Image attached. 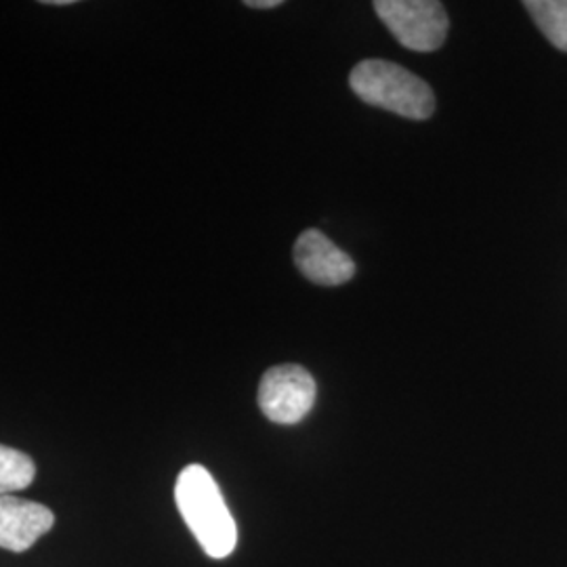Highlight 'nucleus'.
Returning a JSON list of instances; mask_svg holds the SVG:
<instances>
[{"instance_id":"f257e3e1","label":"nucleus","mask_w":567,"mask_h":567,"mask_svg":"<svg viewBox=\"0 0 567 567\" xmlns=\"http://www.w3.org/2000/svg\"><path fill=\"white\" fill-rule=\"evenodd\" d=\"M175 501L183 522L196 536L204 553L213 559H225L238 543V527L224 494L203 465L183 468L175 486Z\"/></svg>"},{"instance_id":"f03ea898","label":"nucleus","mask_w":567,"mask_h":567,"mask_svg":"<svg viewBox=\"0 0 567 567\" xmlns=\"http://www.w3.org/2000/svg\"><path fill=\"white\" fill-rule=\"evenodd\" d=\"M349 84L362 102L410 121H426L435 110L431 86L393 61H360L351 70Z\"/></svg>"},{"instance_id":"7ed1b4c3","label":"nucleus","mask_w":567,"mask_h":567,"mask_svg":"<svg viewBox=\"0 0 567 567\" xmlns=\"http://www.w3.org/2000/svg\"><path fill=\"white\" fill-rule=\"evenodd\" d=\"M374 11L405 49L429 53L442 49V44L446 42L450 20L442 2L377 0Z\"/></svg>"},{"instance_id":"20e7f679","label":"nucleus","mask_w":567,"mask_h":567,"mask_svg":"<svg viewBox=\"0 0 567 567\" xmlns=\"http://www.w3.org/2000/svg\"><path fill=\"white\" fill-rule=\"evenodd\" d=\"M318 386L303 365L269 368L259 385V408L276 425H297L316 404Z\"/></svg>"},{"instance_id":"39448f33","label":"nucleus","mask_w":567,"mask_h":567,"mask_svg":"<svg viewBox=\"0 0 567 567\" xmlns=\"http://www.w3.org/2000/svg\"><path fill=\"white\" fill-rule=\"evenodd\" d=\"M295 264L307 280L320 286L349 282L355 274L353 259L320 229H307L295 244Z\"/></svg>"},{"instance_id":"423d86ee","label":"nucleus","mask_w":567,"mask_h":567,"mask_svg":"<svg viewBox=\"0 0 567 567\" xmlns=\"http://www.w3.org/2000/svg\"><path fill=\"white\" fill-rule=\"evenodd\" d=\"M55 524V515L39 503L13 496H0V548L23 553L34 547Z\"/></svg>"},{"instance_id":"0eeeda50","label":"nucleus","mask_w":567,"mask_h":567,"mask_svg":"<svg viewBox=\"0 0 567 567\" xmlns=\"http://www.w3.org/2000/svg\"><path fill=\"white\" fill-rule=\"evenodd\" d=\"M524 7L550 44L567 53V0H526Z\"/></svg>"},{"instance_id":"6e6552de","label":"nucleus","mask_w":567,"mask_h":567,"mask_svg":"<svg viewBox=\"0 0 567 567\" xmlns=\"http://www.w3.org/2000/svg\"><path fill=\"white\" fill-rule=\"evenodd\" d=\"M37 477L34 461L16 447L0 444V496H13Z\"/></svg>"},{"instance_id":"1a4fd4ad","label":"nucleus","mask_w":567,"mask_h":567,"mask_svg":"<svg viewBox=\"0 0 567 567\" xmlns=\"http://www.w3.org/2000/svg\"><path fill=\"white\" fill-rule=\"evenodd\" d=\"M244 4L250 9H276L282 4V0H246Z\"/></svg>"},{"instance_id":"9d476101","label":"nucleus","mask_w":567,"mask_h":567,"mask_svg":"<svg viewBox=\"0 0 567 567\" xmlns=\"http://www.w3.org/2000/svg\"><path fill=\"white\" fill-rule=\"evenodd\" d=\"M44 4H51V7H63V4H72V0H44Z\"/></svg>"}]
</instances>
